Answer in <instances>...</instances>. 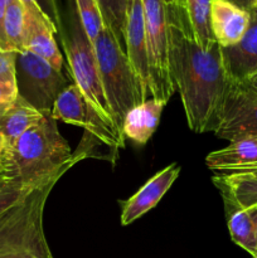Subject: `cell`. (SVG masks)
<instances>
[{
	"label": "cell",
	"mask_w": 257,
	"mask_h": 258,
	"mask_svg": "<svg viewBox=\"0 0 257 258\" xmlns=\"http://www.w3.org/2000/svg\"><path fill=\"white\" fill-rule=\"evenodd\" d=\"M244 173H246V174H253V175H257V169H256V170H251V171H244ZM234 174H236V173H234Z\"/></svg>",
	"instance_id": "cell-33"
},
{
	"label": "cell",
	"mask_w": 257,
	"mask_h": 258,
	"mask_svg": "<svg viewBox=\"0 0 257 258\" xmlns=\"http://www.w3.org/2000/svg\"><path fill=\"white\" fill-rule=\"evenodd\" d=\"M5 154L15 175L25 185L34 186L70 163L76 151H71L68 143L60 135L57 121L45 115Z\"/></svg>",
	"instance_id": "cell-3"
},
{
	"label": "cell",
	"mask_w": 257,
	"mask_h": 258,
	"mask_svg": "<svg viewBox=\"0 0 257 258\" xmlns=\"http://www.w3.org/2000/svg\"><path fill=\"white\" fill-rule=\"evenodd\" d=\"M8 2H9V0H0V5H3V7H7V4H8Z\"/></svg>",
	"instance_id": "cell-32"
},
{
	"label": "cell",
	"mask_w": 257,
	"mask_h": 258,
	"mask_svg": "<svg viewBox=\"0 0 257 258\" xmlns=\"http://www.w3.org/2000/svg\"><path fill=\"white\" fill-rule=\"evenodd\" d=\"M251 20L247 32L237 44L221 48L224 70L229 80L248 83L257 76V10H249Z\"/></svg>",
	"instance_id": "cell-12"
},
{
	"label": "cell",
	"mask_w": 257,
	"mask_h": 258,
	"mask_svg": "<svg viewBox=\"0 0 257 258\" xmlns=\"http://www.w3.org/2000/svg\"><path fill=\"white\" fill-rule=\"evenodd\" d=\"M24 5V48L47 60L57 71L63 70V57L55 43L57 28L45 17L34 0H22Z\"/></svg>",
	"instance_id": "cell-11"
},
{
	"label": "cell",
	"mask_w": 257,
	"mask_h": 258,
	"mask_svg": "<svg viewBox=\"0 0 257 258\" xmlns=\"http://www.w3.org/2000/svg\"><path fill=\"white\" fill-rule=\"evenodd\" d=\"M4 14H5V8L3 7V5H0V49L4 50V52H13L9 43H8L7 35H5Z\"/></svg>",
	"instance_id": "cell-28"
},
{
	"label": "cell",
	"mask_w": 257,
	"mask_h": 258,
	"mask_svg": "<svg viewBox=\"0 0 257 258\" xmlns=\"http://www.w3.org/2000/svg\"><path fill=\"white\" fill-rule=\"evenodd\" d=\"M252 9H256L257 10V2H256V4H254V7L252 8Z\"/></svg>",
	"instance_id": "cell-35"
},
{
	"label": "cell",
	"mask_w": 257,
	"mask_h": 258,
	"mask_svg": "<svg viewBox=\"0 0 257 258\" xmlns=\"http://www.w3.org/2000/svg\"><path fill=\"white\" fill-rule=\"evenodd\" d=\"M34 3L39 7V9L44 13L45 17H47L48 19L54 24V27L57 28L58 33L62 35V32H63L62 19H60L59 10H58L57 0H34Z\"/></svg>",
	"instance_id": "cell-26"
},
{
	"label": "cell",
	"mask_w": 257,
	"mask_h": 258,
	"mask_svg": "<svg viewBox=\"0 0 257 258\" xmlns=\"http://www.w3.org/2000/svg\"><path fill=\"white\" fill-rule=\"evenodd\" d=\"M213 183L221 190L226 208L248 209L257 207V175L246 173L218 174Z\"/></svg>",
	"instance_id": "cell-19"
},
{
	"label": "cell",
	"mask_w": 257,
	"mask_h": 258,
	"mask_svg": "<svg viewBox=\"0 0 257 258\" xmlns=\"http://www.w3.org/2000/svg\"><path fill=\"white\" fill-rule=\"evenodd\" d=\"M179 173L180 166L174 163L149 179L143 188L139 189L128 201L125 202L121 214V224L128 226L151 211L170 189L179 176Z\"/></svg>",
	"instance_id": "cell-13"
},
{
	"label": "cell",
	"mask_w": 257,
	"mask_h": 258,
	"mask_svg": "<svg viewBox=\"0 0 257 258\" xmlns=\"http://www.w3.org/2000/svg\"><path fill=\"white\" fill-rule=\"evenodd\" d=\"M228 2L233 3L234 5H237V7L242 8L244 10H251L254 7L257 0H228Z\"/></svg>",
	"instance_id": "cell-29"
},
{
	"label": "cell",
	"mask_w": 257,
	"mask_h": 258,
	"mask_svg": "<svg viewBox=\"0 0 257 258\" xmlns=\"http://www.w3.org/2000/svg\"><path fill=\"white\" fill-rule=\"evenodd\" d=\"M212 0H173L168 12L191 35L197 44L208 49L214 44L211 28Z\"/></svg>",
	"instance_id": "cell-14"
},
{
	"label": "cell",
	"mask_w": 257,
	"mask_h": 258,
	"mask_svg": "<svg viewBox=\"0 0 257 258\" xmlns=\"http://www.w3.org/2000/svg\"><path fill=\"white\" fill-rule=\"evenodd\" d=\"M62 42L73 83L80 88L95 110L105 120L115 125L103 93L95 49L83 30L78 14L72 18L70 37H62Z\"/></svg>",
	"instance_id": "cell-6"
},
{
	"label": "cell",
	"mask_w": 257,
	"mask_h": 258,
	"mask_svg": "<svg viewBox=\"0 0 257 258\" xmlns=\"http://www.w3.org/2000/svg\"><path fill=\"white\" fill-rule=\"evenodd\" d=\"M42 112L18 95L12 106L0 115V134L3 136L5 153L10 151L20 136L43 118Z\"/></svg>",
	"instance_id": "cell-18"
},
{
	"label": "cell",
	"mask_w": 257,
	"mask_h": 258,
	"mask_svg": "<svg viewBox=\"0 0 257 258\" xmlns=\"http://www.w3.org/2000/svg\"><path fill=\"white\" fill-rule=\"evenodd\" d=\"M71 85L62 71L30 50L17 53L18 95L43 115L52 113L58 96Z\"/></svg>",
	"instance_id": "cell-7"
},
{
	"label": "cell",
	"mask_w": 257,
	"mask_h": 258,
	"mask_svg": "<svg viewBox=\"0 0 257 258\" xmlns=\"http://www.w3.org/2000/svg\"><path fill=\"white\" fill-rule=\"evenodd\" d=\"M37 185H25L15 175L12 164H10L7 154L4 153L3 158L0 159V214H3L5 211L15 206L18 202L22 201Z\"/></svg>",
	"instance_id": "cell-21"
},
{
	"label": "cell",
	"mask_w": 257,
	"mask_h": 258,
	"mask_svg": "<svg viewBox=\"0 0 257 258\" xmlns=\"http://www.w3.org/2000/svg\"><path fill=\"white\" fill-rule=\"evenodd\" d=\"M169 62L189 128L197 134L214 133L229 83L219 44L203 49L169 14Z\"/></svg>",
	"instance_id": "cell-1"
},
{
	"label": "cell",
	"mask_w": 257,
	"mask_h": 258,
	"mask_svg": "<svg viewBox=\"0 0 257 258\" xmlns=\"http://www.w3.org/2000/svg\"><path fill=\"white\" fill-rule=\"evenodd\" d=\"M166 103L165 101L150 98L134 107L123 121L122 133L125 138L138 145H145L155 133Z\"/></svg>",
	"instance_id": "cell-17"
},
{
	"label": "cell",
	"mask_w": 257,
	"mask_h": 258,
	"mask_svg": "<svg viewBox=\"0 0 257 258\" xmlns=\"http://www.w3.org/2000/svg\"><path fill=\"white\" fill-rule=\"evenodd\" d=\"M248 85H249V87L252 88V90H254L257 92V77L252 78V80L248 82Z\"/></svg>",
	"instance_id": "cell-31"
},
{
	"label": "cell",
	"mask_w": 257,
	"mask_h": 258,
	"mask_svg": "<svg viewBox=\"0 0 257 258\" xmlns=\"http://www.w3.org/2000/svg\"><path fill=\"white\" fill-rule=\"evenodd\" d=\"M4 29L13 52H24V5L22 0H9L5 7Z\"/></svg>",
	"instance_id": "cell-22"
},
{
	"label": "cell",
	"mask_w": 257,
	"mask_h": 258,
	"mask_svg": "<svg viewBox=\"0 0 257 258\" xmlns=\"http://www.w3.org/2000/svg\"><path fill=\"white\" fill-rule=\"evenodd\" d=\"M76 12H77L83 30L92 43L100 35L105 28L102 15L96 0H75Z\"/></svg>",
	"instance_id": "cell-24"
},
{
	"label": "cell",
	"mask_w": 257,
	"mask_h": 258,
	"mask_svg": "<svg viewBox=\"0 0 257 258\" xmlns=\"http://www.w3.org/2000/svg\"><path fill=\"white\" fill-rule=\"evenodd\" d=\"M256 77H257V76H256Z\"/></svg>",
	"instance_id": "cell-38"
},
{
	"label": "cell",
	"mask_w": 257,
	"mask_h": 258,
	"mask_svg": "<svg viewBox=\"0 0 257 258\" xmlns=\"http://www.w3.org/2000/svg\"><path fill=\"white\" fill-rule=\"evenodd\" d=\"M123 40L126 44V57L138 80L143 102H145L151 98V86L143 0H128Z\"/></svg>",
	"instance_id": "cell-10"
},
{
	"label": "cell",
	"mask_w": 257,
	"mask_h": 258,
	"mask_svg": "<svg viewBox=\"0 0 257 258\" xmlns=\"http://www.w3.org/2000/svg\"><path fill=\"white\" fill-rule=\"evenodd\" d=\"M165 2H166V4H170V3L173 2V0H165Z\"/></svg>",
	"instance_id": "cell-34"
},
{
	"label": "cell",
	"mask_w": 257,
	"mask_h": 258,
	"mask_svg": "<svg viewBox=\"0 0 257 258\" xmlns=\"http://www.w3.org/2000/svg\"><path fill=\"white\" fill-rule=\"evenodd\" d=\"M206 164L218 174H234L257 169V140H241L208 154Z\"/></svg>",
	"instance_id": "cell-16"
},
{
	"label": "cell",
	"mask_w": 257,
	"mask_h": 258,
	"mask_svg": "<svg viewBox=\"0 0 257 258\" xmlns=\"http://www.w3.org/2000/svg\"><path fill=\"white\" fill-rule=\"evenodd\" d=\"M4 153H5L4 140H3V136H2V134H0V159H2V156L4 155Z\"/></svg>",
	"instance_id": "cell-30"
},
{
	"label": "cell",
	"mask_w": 257,
	"mask_h": 258,
	"mask_svg": "<svg viewBox=\"0 0 257 258\" xmlns=\"http://www.w3.org/2000/svg\"><path fill=\"white\" fill-rule=\"evenodd\" d=\"M50 116L55 121L81 126L96 140L115 150L125 146V135L95 110L75 83H71L58 96Z\"/></svg>",
	"instance_id": "cell-8"
},
{
	"label": "cell",
	"mask_w": 257,
	"mask_h": 258,
	"mask_svg": "<svg viewBox=\"0 0 257 258\" xmlns=\"http://www.w3.org/2000/svg\"><path fill=\"white\" fill-rule=\"evenodd\" d=\"M227 211L232 241L254 257L257 244V207L248 209L228 207Z\"/></svg>",
	"instance_id": "cell-20"
},
{
	"label": "cell",
	"mask_w": 257,
	"mask_h": 258,
	"mask_svg": "<svg viewBox=\"0 0 257 258\" xmlns=\"http://www.w3.org/2000/svg\"><path fill=\"white\" fill-rule=\"evenodd\" d=\"M92 45L111 116L116 127L122 133L126 115L143 103L138 80L121 42L110 28H103Z\"/></svg>",
	"instance_id": "cell-4"
},
{
	"label": "cell",
	"mask_w": 257,
	"mask_h": 258,
	"mask_svg": "<svg viewBox=\"0 0 257 258\" xmlns=\"http://www.w3.org/2000/svg\"><path fill=\"white\" fill-rule=\"evenodd\" d=\"M2 158H3V156H2Z\"/></svg>",
	"instance_id": "cell-39"
},
{
	"label": "cell",
	"mask_w": 257,
	"mask_h": 258,
	"mask_svg": "<svg viewBox=\"0 0 257 258\" xmlns=\"http://www.w3.org/2000/svg\"><path fill=\"white\" fill-rule=\"evenodd\" d=\"M254 257H257V244H256V256H254Z\"/></svg>",
	"instance_id": "cell-36"
},
{
	"label": "cell",
	"mask_w": 257,
	"mask_h": 258,
	"mask_svg": "<svg viewBox=\"0 0 257 258\" xmlns=\"http://www.w3.org/2000/svg\"><path fill=\"white\" fill-rule=\"evenodd\" d=\"M0 82L17 85V52L0 49Z\"/></svg>",
	"instance_id": "cell-25"
},
{
	"label": "cell",
	"mask_w": 257,
	"mask_h": 258,
	"mask_svg": "<svg viewBox=\"0 0 257 258\" xmlns=\"http://www.w3.org/2000/svg\"><path fill=\"white\" fill-rule=\"evenodd\" d=\"M151 98L169 102L175 91L169 62V14L165 0H143Z\"/></svg>",
	"instance_id": "cell-5"
},
{
	"label": "cell",
	"mask_w": 257,
	"mask_h": 258,
	"mask_svg": "<svg viewBox=\"0 0 257 258\" xmlns=\"http://www.w3.org/2000/svg\"><path fill=\"white\" fill-rule=\"evenodd\" d=\"M18 97L17 85L0 82V115L14 103Z\"/></svg>",
	"instance_id": "cell-27"
},
{
	"label": "cell",
	"mask_w": 257,
	"mask_h": 258,
	"mask_svg": "<svg viewBox=\"0 0 257 258\" xmlns=\"http://www.w3.org/2000/svg\"><path fill=\"white\" fill-rule=\"evenodd\" d=\"M214 134L229 143L257 140V92L248 83L229 80Z\"/></svg>",
	"instance_id": "cell-9"
},
{
	"label": "cell",
	"mask_w": 257,
	"mask_h": 258,
	"mask_svg": "<svg viewBox=\"0 0 257 258\" xmlns=\"http://www.w3.org/2000/svg\"><path fill=\"white\" fill-rule=\"evenodd\" d=\"M252 258H257V257H252Z\"/></svg>",
	"instance_id": "cell-37"
},
{
	"label": "cell",
	"mask_w": 257,
	"mask_h": 258,
	"mask_svg": "<svg viewBox=\"0 0 257 258\" xmlns=\"http://www.w3.org/2000/svg\"><path fill=\"white\" fill-rule=\"evenodd\" d=\"M249 20V10L242 9L228 0H212L211 28L221 48L237 44L248 29Z\"/></svg>",
	"instance_id": "cell-15"
},
{
	"label": "cell",
	"mask_w": 257,
	"mask_h": 258,
	"mask_svg": "<svg viewBox=\"0 0 257 258\" xmlns=\"http://www.w3.org/2000/svg\"><path fill=\"white\" fill-rule=\"evenodd\" d=\"M96 3L100 8L105 27L110 28L121 42L125 37L128 0H96Z\"/></svg>",
	"instance_id": "cell-23"
},
{
	"label": "cell",
	"mask_w": 257,
	"mask_h": 258,
	"mask_svg": "<svg viewBox=\"0 0 257 258\" xmlns=\"http://www.w3.org/2000/svg\"><path fill=\"white\" fill-rule=\"evenodd\" d=\"M90 151L91 148H85L82 141L70 163L0 214V258H53L43 224L48 197L72 166L91 156Z\"/></svg>",
	"instance_id": "cell-2"
}]
</instances>
